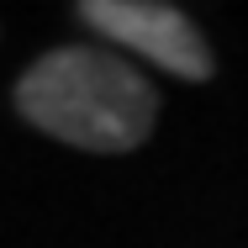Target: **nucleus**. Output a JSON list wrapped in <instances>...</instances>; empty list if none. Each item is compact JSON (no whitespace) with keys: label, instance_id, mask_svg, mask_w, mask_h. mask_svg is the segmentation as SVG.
I'll use <instances>...</instances> for the list:
<instances>
[{"label":"nucleus","instance_id":"1","mask_svg":"<svg viewBox=\"0 0 248 248\" xmlns=\"http://www.w3.org/2000/svg\"><path fill=\"white\" fill-rule=\"evenodd\" d=\"M16 111L69 148L132 153L158 122V90L122 53L53 48L16 79Z\"/></svg>","mask_w":248,"mask_h":248},{"label":"nucleus","instance_id":"2","mask_svg":"<svg viewBox=\"0 0 248 248\" xmlns=\"http://www.w3.org/2000/svg\"><path fill=\"white\" fill-rule=\"evenodd\" d=\"M79 21H90V32H100L106 43L138 53L158 69L190 79V85L217 74L211 43L201 37V27L180 5H164V0H85Z\"/></svg>","mask_w":248,"mask_h":248}]
</instances>
